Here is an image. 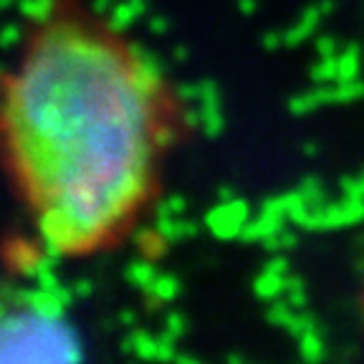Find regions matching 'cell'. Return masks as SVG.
I'll return each mask as SVG.
<instances>
[{"label": "cell", "instance_id": "6da1fadb", "mask_svg": "<svg viewBox=\"0 0 364 364\" xmlns=\"http://www.w3.org/2000/svg\"><path fill=\"white\" fill-rule=\"evenodd\" d=\"M180 136L162 68L79 0H51L3 86L8 172L46 248L86 258L124 243Z\"/></svg>", "mask_w": 364, "mask_h": 364}, {"label": "cell", "instance_id": "7a4b0ae2", "mask_svg": "<svg viewBox=\"0 0 364 364\" xmlns=\"http://www.w3.org/2000/svg\"><path fill=\"white\" fill-rule=\"evenodd\" d=\"M6 359H68L74 357L71 339L58 321L46 314H18L3 326Z\"/></svg>", "mask_w": 364, "mask_h": 364}]
</instances>
